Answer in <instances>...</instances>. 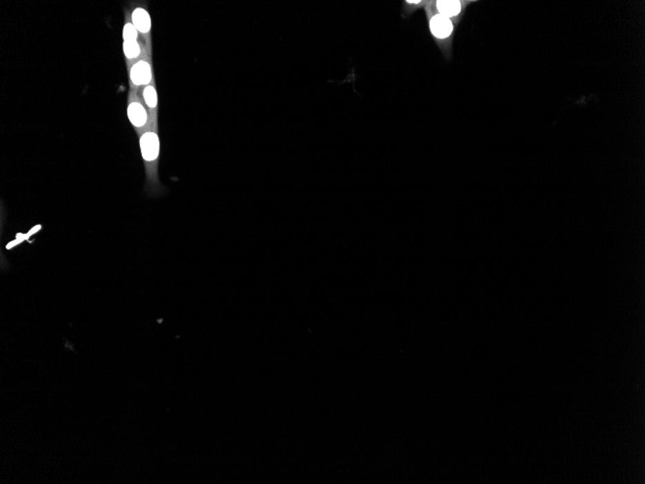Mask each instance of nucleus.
Here are the masks:
<instances>
[{
  "instance_id": "f257e3e1",
  "label": "nucleus",
  "mask_w": 645,
  "mask_h": 484,
  "mask_svg": "<svg viewBox=\"0 0 645 484\" xmlns=\"http://www.w3.org/2000/svg\"><path fill=\"white\" fill-rule=\"evenodd\" d=\"M427 19H428L430 33L435 42L443 52L446 58H450L453 53V43L455 33V21L446 18L435 8L434 1H427L425 5Z\"/></svg>"
},
{
  "instance_id": "f03ea898",
  "label": "nucleus",
  "mask_w": 645,
  "mask_h": 484,
  "mask_svg": "<svg viewBox=\"0 0 645 484\" xmlns=\"http://www.w3.org/2000/svg\"><path fill=\"white\" fill-rule=\"evenodd\" d=\"M140 151L146 166L147 177L155 182L157 179L161 140L158 134V128L151 126L144 130L139 137Z\"/></svg>"
},
{
  "instance_id": "7ed1b4c3",
  "label": "nucleus",
  "mask_w": 645,
  "mask_h": 484,
  "mask_svg": "<svg viewBox=\"0 0 645 484\" xmlns=\"http://www.w3.org/2000/svg\"><path fill=\"white\" fill-rule=\"evenodd\" d=\"M127 115L130 124L139 135L153 126L150 118L148 108L139 93L130 90L129 96H128Z\"/></svg>"
},
{
  "instance_id": "20e7f679",
  "label": "nucleus",
  "mask_w": 645,
  "mask_h": 484,
  "mask_svg": "<svg viewBox=\"0 0 645 484\" xmlns=\"http://www.w3.org/2000/svg\"><path fill=\"white\" fill-rule=\"evenodd\" d=\"M129 79L130 91H134L135 93H139L141 89L153 82V65H152V57H150L148 53L130 68Z\"/></svg>"
},
{
  "instance_id": "39448f33",
  "label": "nucleus",
  "mask_w": 645,
  "mask_h": 484,
  "mask_svg": "<svg viewBox=\"0 0 645 484\" xmlns=\"http://www.w3.org/2000/svg\"><path fill=\"white\" fill-rule=\"evenodd\" d=\"M130 19H132L135 28L137 29L140 35L143 38V43L145 47H146L147 52H148L150 57H152V19L149 12L144 7H135L132 10V14H130Z\"/></svg>"
},
{
  "instance_id": "423d86ee",
  "label": "nucleus",
  "mask_w": 645,
  "mask_h": 484,
  "mask_svg": "<svg viewBox=\"0 0 645 484\" xmlns=\"http://www.w3.org/2000/svg\"><path fill=\"white\" fill-rule=\"evenodd\" d=\"M435 8L439 14L450 19L451 21L458 23L463 18L466 8L472 3V1H461V0H439L434 1Z\"/></svg>"
},
{
  "instance_id": "0eeeda50",
  "label": "nucleus",
  "mask_w": 645,
  "mask_h": 484,
  "mask_svg": "<svg viewBox=\"0 0 645 484\" xmlns=\"http://www.w3.org/2000/svg\"><path fill=\"white\" fill-rule=\"evenodd\" d=\"M142 98L148 108L150 118L154 127L158 128V93L155 81L142 89Z\"/></svg>"
},
{
  "instance_id": "6e6552de",
  "label": "nucleus",
  "mask_w": 645,
  "mask_h": 484,
  "mask_svg": "<svg viewBox=\"0 0 645 484\" xmlns=\"http://www.w3.org/2000/svg\"><path fill=\"white\" fill-rule=\"evenodd\" d=\"M123 52L127 63L128 69H130L135 62L139 61L147 55L146 47L143 42H123Z\"/></svg>"
},
{
  "instance_id": "1a4fd4ad",
  "label": "nucleus",
  "mask_w": 645,
  "mask_h": 484,
  "mask_svg": "<svg viewBox=\"0 0 645 484\" xmlns=\"http://www.w3.org/2000/svg\"><path fill=\"white\" fill-rule=\"evenodd\" d=\"M123 42H135L139 41V32L132 23V19L127 17L123 28Z\"/></svg>"
}]
</instances>
